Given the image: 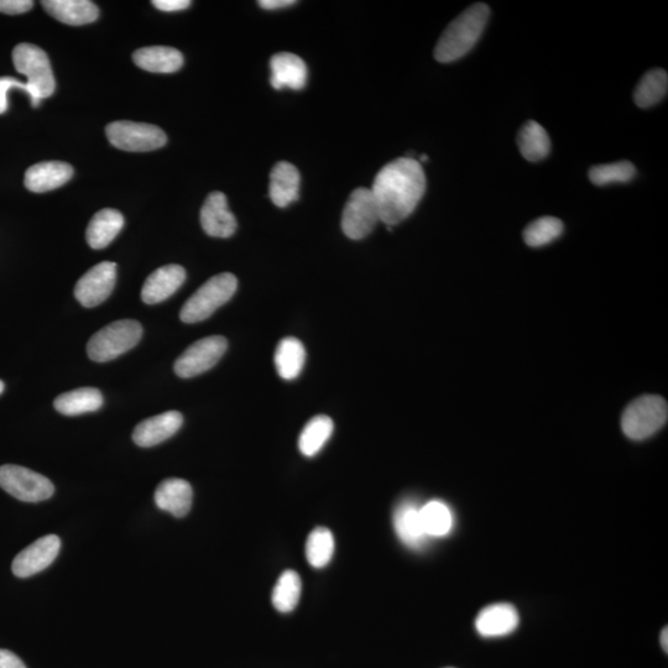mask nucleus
Wrapping results in <instances>:
<instances>
[{"label": "nucleus", "mask_w": 668, "mask_h": 668, "mask_svg": "<svg viewBox=\"0 0 668 668\" xmlns=\"http://www.w3.org/2000/svg\"><path fill=\"white\" fill-rule=\"evenodd\" d=\"M426 191V176L419 161L400 158L379 171L373 184L380 222L393 227L416 210Z\"/></svg>", "instance_id": "nucleus-1"}, {"label": "nucleus", "mask_w": 668, "mask_h": 668, "mask_svg": "<svg viewBox=\"0 0 668 668\" xmlns=\"http://www.w3.org/2000/svg\"><path fill=\"white\" fill-rule=\"evenodd\" d=\"M489 17L490 9L484 3L473 4L464 10L448 25L438 40L435 49L436 60L442 64H450L467 55L487 28Z\"/></svg>", "instance_id": "nucleus-2"}, {"label": "nucleus", "mask_w": 668, "mask_h": 668, "mask_svg": "<svg viewBox=\"0 0 668 668\" xmlns=\"http://www.w3.org/2000/svg\"><path fill=\"white\" fill-rule=\"evenodd\" d=\"M238 289V280L231 273L213 276L182 306L180 318L185 323H198L210 318L219 307L227 304Z\"/></svg>", "instance_id": "nucleus-3"}, {"label": "nucleus", "mask_w": 668, "mask_h": 668, "mask_svg": "<svg viewBox=\"0 0 668 668\" xmlns=\"http://www.w3.org/2000/svg\"><path fill=\"white\" fill-rule=\"evenodd\" d=\"M15 69L28 78L30 99L33 107H38L41 99L55 92V78L48 55L39 46L19 44L13 50Z\"/></svg>", "instance_id": "nucleus-4"}, {"label": "nucleus", "mask_w": 668, "mask_h": 668, "mask_svg": "<svg viewBox=\"0 0 668 668\" xmlns=\"http://www.w3.org/2000/svg\"><path fill=\"white\" fill-rule=\"evenodd\" d=\"M142 336L143 327L138 321L112 322L93 334L87 344L88 357L97 363L109 362L137 346Z\"/></svg>", "instance_id": "nucleus-5"}, {"label": "nucleus", "mask_w": 668, "mask_h": 668, "mask_svg": "<svg viewBox=\"0 0 668 668\" xmlns=\"http://www.w3.org/2000/svg\"><path fill=\"white\" fill-rule=\"evenodd\" d=\"M668 406L665 399L656 395H645L626 407L621 417V429L626 437L643 441L654 436L666 425Z\"/></svg>", "instance_id": "nucleus-6"}, {"label": "nucleus", "mask_w": 668, "mask_h": 668, "mask_svg": "<svg viewBox=\"0 0 668 668\" xmlns=\"http://www.w3.org/2000/svg\"><path fill=\"white\" fill-rule=\"evenodd\" d=\"M0 488L25 503L48 500L55 492L50 479L15 464L0 467Z\"/></svg>", "instance_id": "nucleus-7"}, {"label": "nucleus", "mask_w": 668, "mask_h": 668, "mask_svg": "<svg viewBox=\"0 0 668 668\" xmlns=\"http://www.w3.org/2000/svg\"><path fill=\"white\" fill-rule=\"evenodd\" d=\"M109 143L116 148L132 153H146L163 148L167 143L164 130L153 124L114 122L106 128Z\"/></svg>", "instance_id": "nucleus-8"}, {"label": "nucleus", "mask_w": 668, "mask_h": 668, "mask_svg": "<svg viewBox=\"0 0 668 668\" xmlns=\"http://www.w3.org/2000/svg\"><path fill=\"white\" fill-rule=\"evenodd\" d=\"M380 222V215L372 190L357 189L343 210L342 231L349 239L369 236Z\"/></svg>", "instance_id": "nucleus-9"}, {"label": "nucleus", "mask_w": 668, "mask_h": 668, "mask_svg": "<svg viewBox=\"0 0 668 668\" xmlns=\"http://www.w3.org/2000/svg\"><path fill=\"white\" fill-rule=\"evenodd\" d=\"M228 342L222 336H211L200 339L184 353L175 363V373L180 378L190 379L212 369L227 352Z\"/></svg>", "instance_id": "nucleus-10"}, {"label": "nucleus", "mask_w": 668, "mask_h": 668, "mask_svg": "<svg viewBox=\"0 0 668 668\" xmlns=\"http://www.w3.org/2000/svg\"><path fill=\"white\" fill-rule=\"evenodd\" d=\"M116 280V263H99L78 280L75 287L76 299L88 309L101 305L111 296Z\"/></svg>", "instance_id": "nucleus-11"}, {"label": "nucleus", "mask_w": 668, "mask_h": 668, "mask_svg": "<svg viewBox=\"0 0 668 668\" xmlns=\"http://www.w3.org/2000/svg\"><path fill=\"white\" fill-rule=\"evenodd\" d=\"M60 549L61 541L56 535L41 537L14 558L12 571L19 578L34 576L56 560Z\"/></svg>", "instance_id": "nucleus-12"}, {"label": "nucleus", "mask_w": 668, "mask_h": 668, "mask_svg": "<svg viewBox=\"0 0 668 668\" xmlns=\"http://www.w3.org/2000/svg\"><path fill=\"white\" fill-rule=\"evenodd\" d=\"M201 226L208 236L229 238L237 231V219L229 211L226 195L212 192L201 210Z\"/></svg>", "instance_id": "nucleus-13"}, {"label": "nucleus", "mask_w": 668, "mask_h": 668, "mask_svg": "<svg viewBox=\"0 0 668 668\" xmlns=\"http://www.w3.org/2000/svg\"><path fill=\"white\" fill-rule=\"evenodd\" d=\"M396 535L411 550H422L429 541L422 526L420 506L414 500L405 499L396 506L393 514Z\"/></svg>", "instance_id": "nucleus-14"}, {"label": "nucleus", "mask_w": 668, "mask_h": 668, "mask_svg": "<svg viewBox=\"0 0 668 668\" xmlns=\"http://www.w3.org/2000/svg\"><path fill=\"white\" fill-rule=\"evenodd\" d=\"M184 417L179 411H167L146 419L135 427L133 441L139 447H154L169 440L181 429Z\"/></svg>", "instance_id": "nucleus-15"}, {"label": "nucleus", "mask_w": 668, "mask_h": 668, "mask_svg": "<svg viewBox=\"0 0 668 668\" xmlns=\"http://www.w3.org/2000/svg\"><path fill=\"white\" fill-rule=\"evenodd\" d=\"M519 623V613L514 605L498 603L488 605L478 614L476 629L483 638H503L513 633Z\"/></svg>", "instance_id": "nucleus-16"}, {"label": "nucleus", "mask_w": 668, "mask_h": 668, "mask_svg": "<svg viewBox=\"0 0 668 668\" xmlns=\"http://www.w3.org/2000/svg\"><path fill=\"white\" fill-rule=\"evenodd\" d=\"M186 270L180 265L170 264L155 270L146 279L142 289V300L145 304H160L184 285Z\"/></svg>", "instance_id": "nucleus-17"}, {"label": "nucleus", "mask_w": 668, "mask_h": 668, "mask_svg": "<svg viewBox=\"0 0 668 668\" xmlns=\"http://www.w3.org/2000/svg\"><path fill=\"white\" fill-rule=\"evenodd\" d=\"M73 167L61 161H46L29 167L24 184L30 192L44 193L59 189L72 179Z\"/></svg>", "instance_id": "nucleus-18"}, {"label": "nucleus", "mask_w": 668, "mask_h": 668, "mask_svg": "<svg viewBox=\"0 0 668 668\" xmlns=\"http://www.w3.org/2000/svg\"><path fill=\"white\" fill-rule=\"evenodd\" d=\"M271 86L275 90L291 88V90H302L307 82V66L299 56L290 52H280L273 56L270 61Z\"/></svg>", "instance_id": "nucleus-19"}, {"label": "nucleus", "mask_w": 668, "mask_h": 668, "mask_svg": "<svg viewBox=\"0 0 668 668\" xmlns=\"http://www.w3.org/2000/svg\"><path fill=\"white\" fill-rule=\"evenodd\" d=\"M154 498L160 510L174 515L175 518H184L191 510L193 490L184 479H166L156 489Z\"/></svg>", "instance_id": "nucleus-20"}, {"label": "nucleus", "mask_w": 668, "mask_h": 668, "mask_svg": "<svg viewBox=\"0 0 668 668\" xmlns=\"http://www.w3.org/2000/svg\"><path fill=\"white\" fill-rule=\"evenodd\" d=\"M300 172L286 161L274 166L270 174L269 195L275 206L280 208L299 200Z\"/></svg>", "instance_id": "nucleus-21"}, {"label": "nucleus", "mask_w": 668, "mask_h": 668, "mask_svg": "<svg viewBox=\"0 0 668 668\" xmlns=\"http://www.w3.org/2000/svg\"><path fill=\"white\" fill-rule=\"evenodd\" d=\"M52 18L67 25H86L96 22L99 9L90 0H45L41 3Z\"/></svg>", "instance_id": "nucleus-22"}, {"label": "nucleus", "mask_w": 668, "mask_h": 668, "mask_svg": "<svg viewBox=\"0 0 668 668\" xmlns=\"http://www.w3.org/2000/svg\"><path fill=\"white\" fill-rule=\"evenodd\" d=\"M133 61L140 69L153 73H174L184 65V56L169 46H149L134 52Z\"/></svg>", "instance_id": "nucleus-23"}, {"label": "nucleus", "mask_w": 668, "mask_h": 668, "mask_svg": "<svg viewBox=\"0 0 668 668\" xmlns=\"http://www.w3.org/2000/svg\"><path fill=\"white\" fill-rule=\"evenodd\" d=\"M124 227V217L117 210L106 208L96 213L88 224L86 238L92 249L108 247Z\"/></svg>", "instance_id": "nucleus-24"}, {"label": "nucleus", "mask_w": 668, "mask_h": 668, "mask_svg": "<svg viewBox=\"0 0 668 668\" xmlns=\"http://www.w3.org/2000/svg\"><path fill=\"white\" fill-rule=\"evenodd\" d=\"M54 406L60 414L78 416L95 412L103 406V395L95 388H81L57 396Z\"/></svg>", "instance_id": "nucleus-25"}, {"label": "nucleus", "mask_w": 668, "mask_h": 668, "mask_svg": "<svg viewBox=\"0 0 668 668\" xmlns=\"http://www.w3.org/2000/svg\"><path fill=\"white\" fill-rule=\"evenodd\" d=\"M275 367L281 378L294 380L302 372L306 362V349L299 339L287 337L280 341L275 351Z\"/></svg>", "instance_id": "nucleus-26"}, {"label": "nucleus", "mask_w": 668, "mask_h": 668, "mask_svg": "<svg viewBox=\"0 0 668 668\" xmlns=\"http://www.w3.org/2000/svg\"><path fill=\"white\" fill-rule=\"evenodd\" d=\"M422 526L429 539H441L450 535L454 526V516L450 506L441 500H431L420 506Z\"/></svg>", "instance_id": "nucleus-27"}, {"label": "nucleus", "mask_w": 668, "mask_h": 668, "mask_svg": "<svg viewBox=\"0 0 668 668\" xmlns=\"http://www.w3.org/2000/svg\"><path fill=\"white\" fill-rule=\"evenodd\" d=\"M518 144L521 155L531 163L544 160L551 149L549 134L536 122H527L521 127Z\"/></svg>", "instance_id": "nucleus-28"}, {"label": "nucleus", "mask_w": 668, "mask_h": 668, "mask_svg": "<svg viewBox=\"0 0 668 668\" xmlns=\"http://www.w3.org/2000/svg\"><path fill=\"white\" fill-rule=\"evenodd\" d=\"M334 429L331 417L320 415L313 417L299 438L300 452L306 457L316 456L330 440Z\"/></svg>", "instance_id": "nucleus-29"}, {"label": "nucleus", "mask_w": 668, "mask_h": 668, "mask_svg": "<svg viewBox=\"0 0 668 668\" xmlns=\"http://www.w3.org/2000/svg\"><path fill=\"white\" fill-rule=\"evenodd\" d=\"M668 90V76L665 70H651L641 78L634 92L635 103L640 108H650L664 99Z\"/></svg>", "instance_id": "nucleus-30"}, {"label": "nucleus", "mask_w": 668, "mask_h": 668, "mask_svg": "<svg viewBox=\"0 0 668 668\" xmlns=\"http://www.w3.org/2000/svg\"><path fill=\"white\" fill-rule=\"evenodd\" d=\"M302 583L295 571H285L278 579L273 591V605L280 613H290L297 607L301 597Z\"/></svg>", "instance_id": "nucleus-31"}, {"label": "nucleus", "mask_w": 668, "mask_h": 668, "mask_svg": "<svg viewBox=\"0 0 668 668\" xmlns=\"http://www.w3.org/2000/svg\"><path fill=\"white\" fill-rule=\"evenodd\" d=\"M334 549V537L326 527H317L313 530L306 542V557L310 565L323 568L331 562Z\"/></svg>", "instance_id": "nucleus-32"}, {"label": "nucleus", "mask_w": 668, "mask_h": 668, "mask_svg": "<svg viewBox=\"0 0 668 668\" xmlns=\"http://www.w3.org/2000/svg\"><path fill=\"white\" fill-rule=\"evenodd\" d=\"M563 232V223L555 217H542L532 222L525 229L524 239L527 245L532 248L544 247L561 236Z\"/></svg>", "instance_id": "nucleus-33"}, {"label": "nucleus", "mask_w": 668, "mask_h": 668, "mask_svg": "<svg viewBox=\"0 0 668 668\" xmlns=\"http://www.w3.org/2000/svg\"><path fill=\"white\" fill-rule=\"evenodd\" d=\"M636 174L635 166L629 161H619V163L604 164L593 166L589 171V180L597 186H607L612 184H625L634 179Z\"/></svg>", "instance_id": "nucleus-34"}, {"label": "nucleus", "mask_w": 668, "mask_h": 668, "mask_svg": "<svg viewBox=\"0 0 668 668\" xmlns=\"http://www.w3.org/2000/svg\"><path fill=\"white\" fill-rule=\"evenodd\" d=\"M14 88H19V90H23L30 96L28 83L20 82L14 77H0V114L8 111V93L10 90H14Z\"/></svg>", "instance_id": "nucleus-35"}, {"label": "nucleus", "mask_w": 668, "mask_h": 668, "mask_svg": "<svg viewBox=\"0 0 668 668\" xmlns=\"http://www.w3.org/2000/svg\"><path fill=\"white\" fill-rule=\"evenodd\" d=\"M31 0H0V13L18 15L28 13L33 9Z\"/></svg>", "instance_id": "nucleus-36"}, {"label": "nucleus", "mask_w": 668, "mask_h": 668, "mask_svg": "<svg viewBox=\"0 0 668 668\" xmlns=\"http://www.w3.org/2000/svg\"><path fill=\"white\" fill-rule=\"evenodd\" d=\"M153 5L161 12L174 13L180 12L190 7V0H154Z\"/></svg>", "instance_id": "nucleus-37"}, {"label": "nucleus", "mask_w": 668, "mask_h": 668, "mask_svg": "<svg viewBox=\"0 0 668 668\" xmlns=\"http://www.w3.org/2000/svg\"><path fill=\"white\" fill-rule=\"evenodd\" d=\"M0 668H26V666L12 651L0 650Z\"/></svg>", "instance_id": "nucleus-38"}, {"label": "nucleus", "mask_w": 668, "mask_h": 668, "mask_svg": "<svg viewBox=\"0 0 668 668\" xmlns=\"http://www.w3.org/2000/svg\"><path fill=\"white\" fill-rule=\"evenodd\" d=\"M258 4L263 9L276 10L292 7V5L296 4V2H294V0H260Z\"/></svg>", "instance_id": "nucleus-39"}, {"label": "nucleus", "mask_w": 668, "mask_h": 668, "mask_svg": "<svg viewBox=\"0 0 668 668\" xmlns=\"http://www.w3.org/2000/svg\"><path fill=\"white\" fill-rule=\"evenodd\" d=\"M667 638H668L667 628H665V630H662L660 641H661L662 649H664L666 652L668 651V641H667Z\"/></svg>", "instance_id": "nucleus-40"}, {"label": "nucleus", "mask_w": 668, "mask_h": 668, "mask_svg": "<svg viewBox=\"0 0 668 668\" xmlns=\"http://www.w3.org/2000/svg\"><path fill=\"white\" fill-rule=\"evenodd\" d=\"M3 391H4V383L2 382V380H0V394H2Z\"/></svg>", "instance_id": "nucleus-41"}]
</instances>
